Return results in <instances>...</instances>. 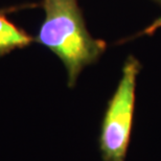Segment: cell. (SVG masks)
I'll return each instance as SVG.
<instances>
[{
  "label": "cell",
  "instance_id": "cell-1",
  "mask_svg": "<svg viewBox=\"0 0 161 161\" xmlns=\"http://www.w3.org/2000/svg\"><path fill=\"white\" fill-rule=\"evenodd\" d=\"M45 18L35 42L62 61L67 85L75 86L85 67L95 63L106 50L105 41L90 35L78 0H43Z\"/></svg>",
  "mask_w": 161,
  "mask_h": 161
},
{
  "label": "cell",
  "instance_id": "cell-4",
  "mask_svg": "<svg viewBox=\"0 0 161 161\" xmlns=\"http://www.w3.org/2000/svg\"><path fill=\"white\" fill-rule=\"evenodd\" d=\"M161 27V18L159 19H157L156 21H154L152 24L150 25L149 27L147 28L146 31H144V33L143 34H146V35H150V34H153L154 31H155L157 28H159Z\"/></svg>",
  "mask_w": 161,
  "mask_h": 161
},
{
  "label": "cell",
  "instance_id": "cell-2",
  "mask_svg": "<svg viewBox=\"0 0 161 161\" xmlns=\"http://www.w3.org/2000/svg\"><path fill=\"white\" fill-rule=\"evenodd\" d=\"M141 65L130 56L122 65L120 78L108 101L98 133L102 161H127L134 125L137 78Z\"/></svg>",
  "mask_w": 161,
  "mask_h": 161
},
{
  "label": "cell",
  "instance_id": "cell-3",
  "mask_svg": "<svg viewBox=\"0 0 161 161\" xmlns=\"http://www.w3.org/2000/svg\"><path fill=\"white\" fill-rule=\"evenodd\" d=\"M35 39L8 20L0 13V57L11 51L28 46Z\"/></svg>",
  "mask_w": 161,
  "mask_h": 161
},
{
  "label": "cell",
  "instance_id": "cell-5",
  "mask_svg": "<svg viewBox=\"0 0 161 161\" xmlns=\"http://www.w3.org/2000/svg\"><path fill=\"white\" fill-rule=\"evenodd\" d=\"M16 8H4V9H0V13H4V12H9V11H15Z\"/></svg>",
  "mask_w": 161,
  "mask_h": 161
},
{
  "label": "cell",
  "instance_id": "cell-6",
  "mask_svg": "<svg viewBox=\"0 0 161 161\" xmlns=\"http://www.w3.org/2000/svg\"><path fill=\"white\" fill-rule=\"evenodd\" d=\"M158 1H160V2H161V0H158Z\"/></svg>",
  "mask_w": 161,
  "mask_h": 161
}]
</instances>
